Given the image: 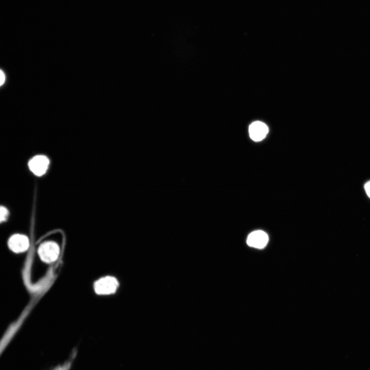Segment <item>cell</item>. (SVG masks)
<instances>
[{
    "instance_id": "obj_1",
    "label": "cell",
    "mask_w": 370,
    "mask_h": 370,
    "mask_svg": "<svg viewBox=\"0 0 370 370\" xmlns=\"http://www.w3.org/2000/svg\"><path fill=\"white\" fill-rule=\"evenodd\" d=\"M60 252L59 246L53 242H47L39 247L38 253L41 259L46 263H51L58 258Z\"/></svg>"
},
{
    "instance_id": "obj_2",
    "label": "cell",
    "mask_w": 370,
    "mask_h": 370,
    "mask_svg": "<svg viewBox=\"0 0 370 370\" xmlns=\"http://www.w3.org/2000/svg\"><path fill=\"white\" fill-rule=\"evenodd\" d=\"M118 286L117 280L110 276L102 278L96 282L95 292L99 294H109L114 293Z\"/></svg>"
},
{
    "instance_id": "obj_3",
    "label": "cell",
    "mask_w": 370,
    "mask_h": 370,
    "mask_svg": "<svg viewBox=\"0 0 370 370\" xmlns=\"http://www.w3.org/2000/svg\"><path fill=\"white\" fill-rule=\"evenodd\" d=\"M49 164L48 158L44 155H36L28 163L30 170L35 175L41 176L47 171Z\"/></svg>"
},
{
    "instance_id": "obj_4",
    "label": "cell",
    "mask_w": 370,
    "mask_h": 370,
    "mask_svg": "<svg viewBox=\"0 0 370 370\" xmlns=\"http://www.w3.org/2000/svg\"><path fill=\"white\" fill-rule=\"evenodd\" d=\"M268 239V236L266 232L262 230H256L249 234L247 243L250 247L262 249L266 246Z\"/></svg>"
},
{
    "instance_id": "obj_5",
    "label": "cell",
    "mask_w": 370,
    "mask_h": 370,
    "mask_svg": "<svg viewBox=\"0 0 370 370\" xmlns=\"http://www.w3.org/2000/svg\"><path fill=\"white\" fill-rule=\"evenodd\" d=\"M8 246L14 252L20 253L27 250L29 246L28 238L23 234H14L9 239Z\"/></svg>"
},
{
    "instance_id": "obj_6",
    "label": "cell",
    "mask_w": 370,
    "mask_h": 370,
    "mask_svg": "<svg viewBox=\"0 0 370 370\" xmlns=\"http://www.w3.org/2000/svg\"><path fill=\"white\" fill-rule=\"evenodd\" d=\"M268 132L267 126L261 121H255L250 124L249 127V136L252 140L259 141L263 140Z\"/></svg>"
},
{
    "instance_id": "obj_7",
    "label": "cell",
    "mask_w": 370,
    "mask_h": 370,
    "mask_svg": "<svg viewBox=\"0 0 370 370\" xmlns=\"http://www.w3.org/2000/svg\"><path fill=\"white\" fill-rule=\"evenodd\" d=\"M13 333L14 332L13 331L8 332V334H7L0 341V357L10 343L13 335Z\"/></svg>"
},
{
    "instance_id": "obj_8",
    "label": "cell",
    "mask_w": 370,
    "mask_h": 370,
    "mask_svg": "<svg viewBox=\"0 0 370 370\" xmlns=\"http://www.w3.org/2000/svg\"><path fill=\"white\" fill-rule=\"evenodd\" d=\"M8 209L4 206H0V223L4 221L8 217Z\"/></svg>"
},
{
    "instance_id": "obj_9",
    "label": "cell",
    "mask_w": 370,
    "mask_h": 370,
    "mask_svg": "<svg viewBox=\"0 0 370 370\" xmlns=\"http://www.w3.org/2000/svg\"><path fill=\"white\" fill-rule=\"evenodd\" d=\"M364 190L367 196L370 198V180L367 181L364 186Z\"/></svg>"
},
{
    "instance_id": "obj_10",
    "label": "cell",
    "mask_w": 370,
    "mask_h": 370,
    "mask_svg": "<svg viewBox=\"0 0 370 370\" xmlns=\"http://www.w3.org/2000/svg\"><path fill=\"white\" fill-rule=\"evenodd\" d=\"M5 80V76L4 73L0 70V86L3 84Z\"/></svg>"
}]
</instances>
